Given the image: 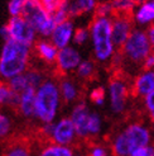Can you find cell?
Wrapping results in <instances>:
<instances>
[{"mask_svg": "<svg viewBox=\"0 0 154 156\" xmlns=\"http://www.w3.org/2000/svg\"><path fill=\"white\" fill-rule=\"evenodd\" d=\"M30 46L15 40L5 41L0 55V76L5 80L24 74L28 67Z\"/></svg>", "mask_w": 154, "mask_h": 156, "instance_id": "6da1fadb", "label": "cell"}, {"mask_svg": "<svg viewBox=\"0 0 154 156\" xmlns=\"http://www.w3.org/2000/svg\"><path fill=\"white\" fill-rule=\"evenodd\" d=\"M112 18L96 17L90 27V34L94 47V55L97 61L106 62L115 56V44L111 36Z\"/></svg>", "mask_w": 154, "mask_h": 156, "instance_id": "7a4b0ae2", "label": "cell"}, {"mask_svg": "<svg viewBox=\"0 0 154 156\" xmlns=\"http://www.w3.org/2000/svg\"><path fill=\"white\" fill-rule=\"evenodd\" d=\"M61 90L53 80H44L37 89L35 118L43 124L55 122L59 108Z\"/></svg>", "mask_w": 154, "mask_h": 156, "instance_id": "3957f363", "label": "cell"}, {"mask_svg": "<svg viewBox=\"0 0 154 156\" xmlns=\"http://www.w3.org/2000/svg\"><path fill=\"white\" fill-rule=\"evenodd\" d=\"M22 17H24L33 26L37 33L42 34L43 37L52 36L57 26L52 18V14L45 9L41 0H25Z\"/></svg>", "mask_w": 154, "mask_h": 156, "instance_id": "277c9868", "label": "cell"}, {"mask_svg": "<svg viewBox=\"0 0 154 156\" xmlns=\"http://www.w3.org/2000/svg\"><path fill=\"white\" fill-rule=\"evenodd\" d=\"M121 52L129 64L143 67L145 58L153 52L147 32L142 29H134L128 41L121 47Z\"/></svg>", "mask_w": 154, "mask_h": 156, "instance_id": "5b68a950", "label": "cell"}, {"mask_svg": "<svg viewBox=\"0 0 154 156\" xmlns=\"http://www.w3.org/2000/svg\"><path fill=\"white\" fill-rule=\"evenodd\" d=\"M42 133L49 140V142L62 146H71L77 137L76 128L70 117H63L57 122L43 124Z\"/></svg>", "mask_w": 154, "mask_h": 156, "instance_id": "8992f818", "label": "cell"}, {"mask_svg": "<svg viewBox=\"0 0 154 156\" xmlns=\"http://www.w3.org/2000/svg\"><path fill=\"white\" fill-rule=\"evenodd\" d=\"M8 28H9L12 40H15L29 46H32L34 43L37 30L24 17H22V15L12 17L9 23H8Z\"/></svg>", "mask_w": 154, "mask_h": 156, "instance_id": "52a82bcc", "label": "cell"}, {"mask_svg": "<svg viewBox=\"0 0 154 156\" xmlns=\"http://www.w3.org/2000/svg\"><path fill=\"white\" fill-rule=\"evenodd\" d=\"M122 135H124L128 146L130 149V154L134 150L139 149L143 146H149L150 145V131L143 126L140 123H132L129 126L121 131Z\"/></svg>", "mask_w": 154, "mask_h": 156, "instance_id": "ba28073f", "label": "cell"}, {"mask_svg": "<svg viewBox=\"0 0 154 156\" xmlns=\"http://www.w3.org/2000/svg\"><path fill=\"white\" fill-rule=\"evenodd\" d=\"M133 15H114L111 36L115 47L121 48L133 32Z\"/></svg>", "mask_w": 154, "mask_h": 156, "instance_id": "9c48e42d", "label": "cell"}, {"mask_svg": "<svg viewBox=\"0 0 154 156\" xmlns=\"http://www.w3.org/2000/svg\"><path fill=\"white\" fill-rule=\"evenodd\" d=\"M129 94L128 85L121 79H112L109 84V98L110 107L114 113H122L126 105V99Z\"/></svg>", "mask_w": 154, "mask_h": 156, "instance_id": "30bf717a", "label": "cell"}, {"mask_svg": "<svg viewBox=\"0 0 154 156\" xmlns=\"http://www.w3.org/2000/svg\"><path fill=\"white\" fill-rule=\"evenodd\" d=\"M90 109L83 102L76 104L71 112V121L73 122V126L77 132V137L87 138L89 135V121H90Z\"/></svg>", "mask_w": 154, "mask_h": 156, "instance_id": "8fae6325", "label": "cell"}, {"mask_svg": "<svg viewBox=\"0 0 154 156\" xmlns=\"http://www.w3.org/2000/svg\"><path fill=\"white\" fill-rule=\"evenodd\" d=\"M132 91L135 97L145 98L148 97L152 91H154V69L153 70H145L140 74H138L134 79Z\"/></svg>", "mask_w": 154, "mask_h": 156, "instance_id": "7c38bea8", "label": "cell"}, {"mask_svg": "<svg viewBox=\"0 0 154 156\" xmlns=\"http://www.w3.org/2000/svg\"><path fill=\"white\" fill-rule=\"evenodd\" d=\"M56 64L61 71H71V70L77 69L81 64V56L76 48L67 46V47L61 48L58 51Z\"/></svg>", "mask_w": 154, "mask_h": 156, "instance_id": "4fadbf2b", "label": "cell"}, {"mask_svg": "<svg viewBox=\"0 0 154 156\" xmlns=\"http://www.w3.org/2000/svg\"><path fill=\"white\" fill-rule=\"evenodd\" d=\"M73 34H75L73 23L70 19H67L66 22L56 26L51 38H52L53 44H55L58 50H61V48L67 47L70 41L73 38Z\"/></svg>", "mask_w": 154, "mask_h": 156, "instance_id": "5bb4252c", "label": "cell"}, {"mask_svg": "<svg viewBox=\"0 0 154 156\" xmlns=\"http://www.w3.org/2000/svg\"><path fill=\"white\" fill-rule=\"evenodd\" d=\"M35 95L37 89L34 88H28L20 94L18 111L25 118H35Z\"/></svg>", "mask_w": 154, "mask_h": 156, "instance_id": "9a60e30c", "label": "cell"}, {"mask_svg": "<svg viewBox=\"0 0 154 156\" xmlns=\"http://www.w3.org/2000/svg\"><path fill=\"white\" fill-rule=\"evenodd\" d=\"M133 19L139 26H150L154 23V0H147L135 9Z\"/></svg>", "mask_w": 154, "mask_h": 156, "instance_id": "2e32d148", "label": "cell"}, {"mask_svg": "<svg viewBox=\"0 0 154 156\" xmlns=\"http://www.w3.org/2000/svg\"><path fill=\"white\" fill-rule=\"evenodd\" d=\"M35 51L42 60L48 62V64H52V62H55L57 60V55L59 50L53 44V42L43 40V41H38L35 43Z\"/></svg>", "mask_w": 154, "mask_h": 156, "instance_id": "e0dca14e", "label": "cell"}, {"mask_svg": "<svg viewBox=\"0 0 154 156\" xmlns=\"http://www.w3.org/2000/svg\"><path fill=\"white\" fill-rule=\"evenodd\" d=\"M35 156H75V152L71 149V146H62L49 142L42 146Z\"/></svg>", "mask_w": 154, "mask_h": 156, "instance_id": "ac0fdd59", "label": "cell"}, {"mask_svg": "<svg viewBox=\"0 0 154 156\" xmlns=\"http://www.w3.org/2000/svg\"><path fill=\"white\" fill-rule=\"evenodd\" d=\"M3 156H35V154L28 142L17 140L5 147Z\"/></svg>", "mask_w": 154, "mask_h": 156, "instance_id": "d6986e66", "label": "cell"}, {"mask_svg": "<svg viewBox=\"0 0 154 156\" xmlns=\"http://www.w3.org/2000/svg\"><path fill=\"white\" fill-rule=\"evenodd\" d=\"M97 0H73L70 3V17H77L83 13L95 12Z\"/></svg>", "mask_w": 154, "mask_h": 156, "instance_id": "ffe728a7", "label": "cell"}, {"mask_svg": "<svg viewBox=\"0 0 154 156\" xmlns=\"http://www.w3.org/2000/svg\"><path fill=\"white\" fill-rule=\"evenodd\" d=\"M114 15H133L136 8V0H110Z\"/></svg>", "mask_w": 154, "mask_h": 156, "instance_id": "44dd1931", "label": "cell"}, {"mask_svg": "<svg viewBox=\"0 0 154 156\" xmlns=\"http://www.w3.org/2000/svg\"><path fill=\"white\" fill-rule=\"evenodd\" d=\"M111 151L114 156H130V149L128 146V142L122 135V132L114 137L112 142H111Z\"/></svg>", "mask_w": 154, "mask_h": 156, "instance_id": "7402d4cb", "label": "cell"}, {"mask_svg": "<svg viewBox=\"0 0 154 156\" xmlns=\"http://www.w3.org/2000/svg\"><path fill=\"white\" fill-rule=\"evenodd\" d=\"M59 90H61V97H62V99L66 103H72L79 95L77 87L71 80H63L59 85Z\"/></svg>", "mask_w": 154, "mask_h": 156, "instance_id": "603a6c76", "label": "cell"}, {"mask_svg": "<svg viewBox=\"0 0 154 156\" xmlns=\"http://www.w3.org/2000/svg\"><path fill=\"white\" fill-rule=\"evenodd\" d=\"M8 85L10 87L12 90L19 93V94H22L23 91L29 88L25 74H19V75H15V76L10 77V79L8 80Z\"/></svg>", "mask_w": 154, "mask_h": 156, "instance_id": "cb8c5ba5", "label": "cell"}, {"mask_svg": "<svg viewBox=\"0 0 154 156\" xmlns=\"http://www.w3.org/2000/svg\"><path fill=\"white\" fill-rule=\"evenodd\" d=\"M101 126H102L101 117H100L96 112H91L90 121H89V135H90V137L99 135L100 131H101Z\"/></svg>", "mask_w": 154, "mask_h": 156, "instance_id": "d4e9b609", "label": "cell"}, {"mask_svg": "<svg viewBox=\"0 0 154 156\" xmlns=\"http://www.w3.org/2000/svg\"><path fill=\"white\" fill-rule=\"evenodd\" d=\"M76 70H77V75L80 77H82V79H89V77H91V75L94 74L95 66H94V62L92 61L85 60V61H81V64L79 65V67Z\"/></svg>", "mask_w": 154, "mask_h": 156, "instance_id": "484cf974", "label": "cell"}, {"mask_svg": "<svg viewBox=\"0 0 154 156\" xmlns=\"http://www.w3.org/2000/svg\"><path fill=\"white\" fill-rule=\"evenodd\" d=\"M95 14L96 17H107L110 18L111 15L114 17V9L110 2H101L97 3V6L95 9Z\"/></svg>", "mask_w": 154, "mask_h": 156, "instance_id": "4316f807", "label": "cell"}, {"mask_svg": "<svg viewBox=\"0 0 154 156\" xmlns=\"http://www.w3.org/2000/svg\"><path fill=\"white\" fill-rule=\"evenodd\" d=\"M25 76H27L29 88L38 89V88H39L41 85H42V83H43V76H42L39 73H38V71H34V70L27 71V73H25Z\"/></svg>", "mask_w": 154, "mask_h": 156, "instance_id": "83f0119b", "label": "cell"}, {"mask_svg": "<svg viewBox=\"0 0 154 156\" xmlns=\"http://www.w3.org/2000/svg\"><path fill=\"white\" fill-rule=\"evenodd\" d=\"M13 90L8 85V83L0 81V107L3 105H9V100L12 97Z\"/></svg>", "mask_w": 154, "mask_h": 156, "instance_id": "f1b7e54d", "label": "cell"}, {"mask_svg": "<svg viewBox=\"0 0 154 156\" xmlns=\"http://www.w3.org/2000/svg\"><path fill=\"white\" fill-rule=\"evenodd\" d=\"M10 129H12V122L9 119V117L0 112V138L6 137L9 135Z\"/></svg>", "mask_w": 154, "mask_h": 156, "instance_id": "f546056e", "label": "cell"}, {"mask_svg": "<svg viewBox=\"0 0 154 156\" xmlns=\"http://www.w3.org/2000/svg\"><path fill=\"white\" fill-rule=\"evenodd\" d=\"M24 3L25 0H10L9 5H8V9L12 17H17V15H22L23 8H24Z\"/></svg>", "mask_w": 154, "mask_h": 156, "instance_id": "4dcf8cb0", "label": "cell"}, {"mask_svg": "<svg viewBox=\"0 0 154 156\" xmlns=\"http://www.w3.org/2000/svg\"><path fill=\"white\" fill-rule=\"evenodd\" d=\"M90 30L87 28H79L75 30V34H73V41L75 43L77 44H83L85 42H86L89 40L90 37Z\"/></svg>", "mask_w": 154, "mask_h": 156, "instance_id": "1f68e13d", "label": "cell"}, {"mask_svg": "<svg viewBox=\"0 0 154 156\" xmlns=\"http://www.w3.org/2000/svg\"><path fill=\"white\" fill-rule=\"evenodd\" d=\"M90 99L94 102L96 105H102L105 102V90L102 88H96L91 91Z\"/></svg>", "mask_w": 154, "mask_h": 156, "instance_id": "d6a6232c", "label": "cell"}, {"mask_svg": "<svg viewBox=\"0 0 154 156\" xmlns=\"http://www.w3.org/2000/svg\"><path fill=\"white\" fill-rule=\"evenodd\" d=\"M144 107L147 109L150 119L154 122V91H152L148 97L144 98Z\"/></svg>", "mask_w": 154, "mask_h": 156, "instance_id": "836d02e7", "label": "cell"}, {"mask_svg": "<svg viewBox=\"0 0 154 156\" xmlns=\"http://www.w3.org/2000/svg\"><path fill=\"white\" fill-rule=\"evenodd\" d=\"M42 4L44 5V8L47 9L51 14H53L55 12H57L59 9V6L62 5V3L65 0H41Z\"/></svg>", "mask_w": 154, "mask_h": 156, "instance_id": "e575fe53", "label": "cell"}, {"mask_svg": "<svg viewBox=\"0 0 154 156\" xmlns=\"http://www.w3.org/2000/svg\"><path fill=\"white\" fill-rule=\"evenodd\" d=\"M153 154H154V147L149 145V146H143L134 150L130 154V156H153Z\"/></svg>", "mask_w": 154, "mask_h": 156, "instance_id": "d590c367", "label": "cell"}, {"mask_svg": "<svg viewBox=\"0 0 154 156\" xmlns=\"http://www.w3.org/2000/svg\"><path fill=\"white\" fill-rule=\"evenodd\" d=\"M87 156H109V152L101 145H94L90 147Z\"/></svg>", "mask_w": 154, "mask_h": 156, "instance_id": "8d00e7d4", "label": "cell"}, {"mask_svg": "<svg viewBox=\"0 0 154 156\" xmlns=\"http://www.w3.org/2000/svg\"><path fill=\"white\" fill-rule=\"evenodd\" d=\"M143 69H145V70H153L154 69V51L145 58L144 64H143Z\"/></svg>", "mask_w": 154, "mask_h": 156, "instance_id": "74e56055", "label": "cell"}, {"mask_svg": "<svg viewBox=\"0 0 154 156\" xmlns=\"http://www.w3.org/2000/svg\"><path fill=\"white\" fill-rule=\"evenodd\" d=\"M0 37H2L4 41L10 40V33H9V28H8V24L0 27Z\"/></svg>", "mask_w": 154, "mask_h": 156, "instance_id": "f35d334b", "label": "cell"}, {"mask_svg": "<svg viewBox=\"0 0 154 156\" xmlns=\"http://www.w3.org/2000/svg\"><path fill=\"white\" fill-rule=\"evenodd\" d=\"M147 34H148V37H149L152 48H153V51H154V23L149 26V28H148V30H147Z\"/></svg>", "mask_w": 154, "mask_h": 156, "instance_id": "ab89813d", "label": "cell"}, {"mask_svg": "<svg viewBox=\"0 0 154 156\" xmlns=\"http://www.w3.org/2000/svg\"><path fill=\"white\" fill-rule=\"evenodd\" d=\"M144 2H147V0H136V4H138V5H140V4H143Z\"/></svg>", "mask_w": 154, "mask_h": 156, "instance_id": "60d3db41", "label": "cell"}, {"mask_svg": "<svg viewBox=\"0 0 154 156\" xmlns=\"http://www.w3.org/2000/svg\"><path fill=\"white\" fill-rule=\"evenodd\" d=\"M75 156H85V155H81V154H75Z\"/></svg>", "mask_w": 154, "mask_h": 156, "instance_id": "b9f144b4", "label": "cell"}, {"mask_svg": "<svg viewBox=\"0 0 154 156\" xmlns=\"http://www.w3.org/2000/svg\"><path fill=\"white\" fill-rule=\"evenodd\" d=\"M102 2H110V0H102Z\"/></svg>", "mask_w": 154, "mask_h": 156, "instance_id": "7bdbcfd3", "label": "cell"}, {"mask_svg": "<svg viewBox=\"0 0 154 156\" xmlns=\"http://www.w3.org/2000/svg\"><path fill=\"white\" fill-rule=\"evenodd\" d=\"M153 156H154V154H153Z\"/></svg>", "mask_w": 154, "mask_h": 156, "instance_id": "ee69618b", "label": "cell"}]
</instances>
